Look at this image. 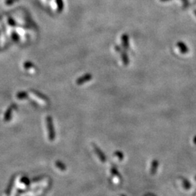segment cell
Returning a JSON list of instances; mask_svg holds the SVG:
<instances>
[{
  "instance_id": "cell-1",
  "label": "cell",
  "mask_w": 196,
  "mask_h": 196,
  "mask_svg": "<svg viewBox=\"0 0 196 196\" xmlns=\"http://www.w3.org/2000/svg\"><path fill=\"white\" fill-rule=\"evenodd\" d=\"M119 52L121 53V61L123 62V63L124 64V66H128L130 64V57H129V55L126 54V52L125 51L122 50V48L120 49V50Z\"/></svg>"
},
{
  "instance_id": "cell-6",
  "label": "cell",
  "mask_w": 196,
  "mask_h": 196,
  "mask_svg": "<svg viewBox=\"0 0 196 196\" xmlns=\"http://www.w3.org/2000/svg\"><path fill=\"white\" fill-rule=\"evenodd\" d=\"M162 1H166V0H162Z\"/></svg>"
},
{
  "instance_id": "cell-5",
  "label": "cell",
  "mask_w": 196,
  "mask_h": 196,
  "mask_svg": "<svg viewBox=\"0 0 196 196\" xmlns=\"http://www.w3.org/2000/svg\"><path fill=\"white\" fill-rule=\"evenodd\" d=\"M94 148H95V151H96L97 152V155H100V157L101 158V159H103V158H104V156H103V155H102V152L101 151H100V150L98 148H97L96 146H95L94 147Z\"/></svg>"
},
{
  "instance_id": "cell-4",
  "label": "cell",
  "mask_w": 196,
  "mask_h": 196,
  "mask_svg": "<svg viewBox=\"0 0 196 196\" xmlns=\"http://www.w3.org/2000/svg\"><path fill=\"white\" fill-rule=\"evenodd\" d=\"M92 79V76L91 75L90 73H86V74L84 75L83 76L79 78V79L77 80V84H83L86 81H90V80Z\"/></svg>"
},
{
  "instance_id": "cell-2",
  "label": "cell",
  "mask_w": 196,
  "mask_h": 196,
  "mask_svg": "<svg viewBox=\"0 0 196 196\" xmlns=\"http://www.w3.org/2000/svg\"><path fill=\"white\" fill-rule=\"evenodd\" d=\"M177 47L179 52L182 53V54H186L189 52V49L186 44H184L183 42H178L177 44Z\"/></svg>"
},
{
  "instance_id": "cell-3",
  "label": "cell",
  "mask_w": 196,
  "mask_h": 196,
  "mask_svg": "<svg viewBox=\"0 0 196 196\" xmlns=\"http://www.w3.org/2000/svg\"><path fill=\"white\" fill-rule=\"evenodd\" d=\"M121 44L124 49L129 50L130 49V38L127 34H123L121 36Z\"/></svg>"
}]
</instances>
